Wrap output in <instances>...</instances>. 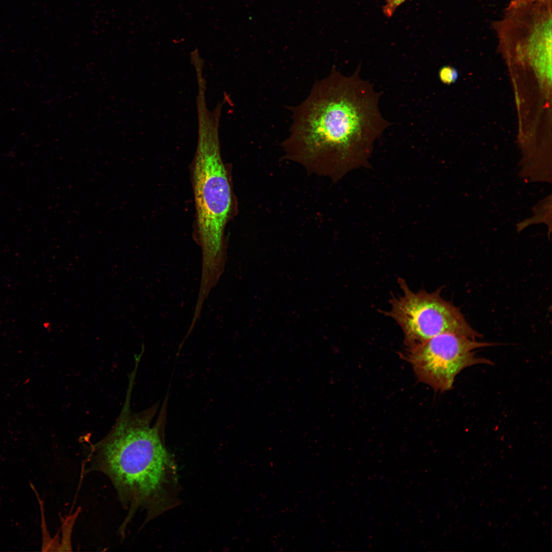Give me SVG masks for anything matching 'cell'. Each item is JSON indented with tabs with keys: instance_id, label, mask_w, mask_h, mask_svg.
I'll return each instance as SVG.
<instances>
[{
	"instance_id": "obj_5",
	"label": "cell",
	"mask_w": 552,
	"mask_h": 552,
	"mask_svg": "<svg viewBox=\"0 0 552 552\" xmlns=\"http://www.w3.org/2000/svg\"><path fill=\"white\" fill-rule=\"evenodd\" d=\"M453 333H444L408 347V360L418 378L434 389L446 391L464 369L479 364H492L489 359L478 357L474 351L494 346Z\"/></svg>"
},
{
	"instance_id": "obj_8",
	"label": "cell",
	"mask_w": 552,
	"mask_h": 552,
	"mask_svg": "<svg viewBox=\"0 0 552 552\" xmlns=\"http://www.w3.org/2000/svg\"><path fill=\"white\" fill-rule=\"evenodd\" d=\"M456 74L455 71L450 67L445 66L442 67L439 72V76L441 80L445 83H450L456 78Z\"/></svg>"
},
{
	"instance_id": "obj_7",
	"label": "cell",
	"mask_w": 552,
	"mask_h": 552,
	"mask_svg": "<svg viewBox=\"0 0 552 552\" xmlns=\"http://www.w3.org/2000/svg\"><path fill=\"white\" fill-rule=\"evenodd\" d=\"M407 0H384L385 4L382 7L384 15L389 18L393 16L397 8Z\"/></svg>"
},
{
	"instance_id": "obj_1",
	"label": "cell",
	"mask_w": 552,
	"mask_h": 552,
	"mask_svg": "<svg viewBox=\"0 0 552 552\" xmlns=\"http://www.w3.org/2000/svg\"><path fill=\"white\" fill-rule=\"evenodd\" d=\"M333 66L307 99L290 108L292 123L282 147L308 172L338 180L367 162L375 140L392 124L380 112L381 94L361 78Z\"/></svg>"
},
{
	"instance_id": "obj_4",
	"label": "cell",
	"mask_w": 552,
	"mask_h": 552,
	"mask_svg": "<svg viewBox=\"0 0 552 552\" xmlns=\"http://www.w3.org/2000/svg\"><path fill=\"white\" fill-rule=\"evenodd\" d=\"M401 294L392 296L385 315L401 327L407 347L444 333H453L473 339L481 335L466 321L459 309L441 296V289L428 292L412 291L399 279Z\"/></svg>"
},
{
	"instance_id": "obj_6",
	"label": "cell",
	"mask_w": 552,
	"mask_h": 552,
	"mask_svg": "<svg viewBox=\"0 0 552 552\" xmlns=\"http://www.w3.org/2000/svg\"><path fill=\"white\" fill-rule=\"evenodd\" d=\"M552 0L507 6L503 17L492 23L502 48L517 56L537 62L551 58Z\"/></svg>"
},
{
	"instance_id": "obj_2",
	"label": "cell",
	"mask_w": 552,
	"mask_h": 552,
	"mask_svg": "<svg viewBox=\"0 0 552 552\" xmlns=\"http://www.w3.org/2000/svg\"><path fill=\"white\" fill-rule=\"evenodd\" d=\"M133 386L129 385L120 414L108 433L91 444L84 473L97 471L110 480L128 511L120 533L139 509L148 520L167 507L171 489L176 483V467L162 441L159 429L150 426L151 410L130 409Z\"/></svg>"
},
{
	"instance_id": "obj_9",
	"label": "cell",
	"mask_w": 552,
	"mask_h": 552,
	"mask_svg": "<svg viewBox=\"0 0 552 552\" xmlns=\"http://www.w3.org/2000/svg\"><path fill=\"white\" fill-rule=\"evenodd\" d=\"M545 0H511L508 6L514 7Z\"/></svg>"
},
{
	"instance_id": "obj_3",
	"label": "cell",
	"mask_w": 552,
	"mask_h": 552,
	"mask_svg": "<svg viewBox=\"0 0 552 552\" xmlns=\"http://www.w3.org/2000/svg\"><path fill=\"white\" fill-rule=\"evenodd\" d=\"M198 135L193 169L198 242L202 253L201 278L218 281L226 261L225 227L233 205L231 187L221 158L219 125L221 110L197 108Z\"/></svg>"
}]
</instances>
